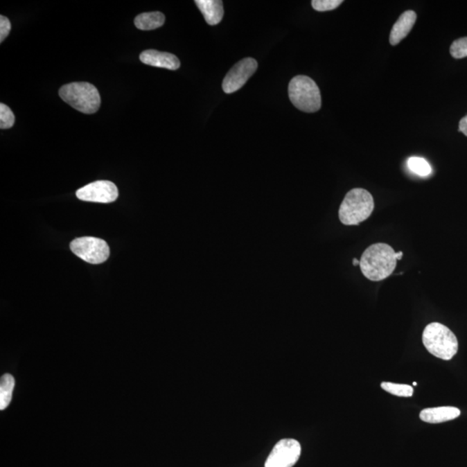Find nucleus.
Here are the masks:
<instances>
[{
	"label": "nucleus",
	"mask_w": 467,
	"mask_h": 467,
	"mask_svg": "<svg viewBox=\"0 0 467 467\" xmlns=\"http://www.w3.org/2000/svg\"><path fill=\"white\" fill-rule=\"evenodd\" d=\"M396 263V252L392 247L386 243H376L362 254L359 267L368 280L381 281L393 274Z\"/></svg>",
	"instance_id": "1"
},
{
	"label": "nucleus",
	"mask_w": 467,
	"mask_h": 467,
	"mask_svg": "<svg viewBox=\"0 0 467 467\" xmlns=\"http://www.w3.org/2000/svg\"><path fill=\"white\" fill-rule=\"evenodd\" d=\"M374 208L372 195L368 191L355 188L344 197L340 205L339 217L344 225H358L371 217Z\"/></svg>",
	"instance_id": "2"
},
{
	"label": "nucleus",
	"mask_w": 467,
	"mask_h": 467,
	"mask_svg": "<svg viewBox=\"0 0 467 467\" xmlns=\"http://www.w3.org/2000/svg\"><path fill=\"white\" fill-rule=\"evenodd\" d=\"M423 342L428 352L443 360H450L459 349L455 333L448 327L437 322L430 324L424 329Z\"/></svg>",
	"instance_id": "3"
},
{
	"label": "nucleus",
	"mask_w": 467,
	"mask_h": 467,
	"mask_svg": "<svg viewBox=\"0 0 467 467\" xmlns=\"http://www.w3.org/2000/svg\"><path fill=\"white\" fill-rule=\"evenodd\" d=\"M59 96L73 109L83 114H95L100 109L98 89L89 82H72L62 86Z\"/></svg>",
	"instance_id": "4"
},
{
	"label": "nucleus",
	"mask_w": 467,
	"mask_h": 467,
	"mask_svg": "<svg viewBox=\"0 0 467 467\" xmlns=\"http://www.w3.org/2000/svg\"><path fill=\"white\" fill-rule=\"evenodd\" d=\"M289 98L295 107L306 113H315L321 107V95L316 82L306 76H297L288 86Z\"/></svg>",
	"instance_id": "5"
},
{
	"label": "nucleus",
	"mask_w": 467,
	"mask_h": 467,
	"mask_svg": "<svg viewBox=\"0 0 467 467\" xmlns=\"http://www.w3.org/2000/svg\"><path fill=\"white\" fill-rule=\"evenodd\" d=\"M71 249L86 263L100 264L109 259L110 250L105 240L96 237H81L73 240Z\"/></svg>",
	"instance_id": "6"
},
{
	"label": "nucleus",
	"mask_w": 467,
	"mask_h": 467,
	"mask_svg": "<svg viewBox=\"0 0 467 467\" xmlns=\"http://www.w3.org/2000/svg\"><path fill=\"white\" fill-rule=\"evenodd\" d=\"M301 447L294 439H284L274 446L265 467H292L301 457Z\"/></svg>",
	"instance_id": "7"
},
{
	"label": "nucleus",
	"mask_w": 467,
	"mask_h": 467,
	"mask_svg": "<svg viewBox=\"0 0 467 467\" xmlns=\"http://www.w3.org/2000/svg\"><path fill=\"white\" fill-rule=\"evenodd\" d=\"M258 64L254 58H244L237 62L226 75L222 82V89L226 94H233L242 89L256 71Z\"/></svg>",
	"instance_id": "8"
},
{
	"label": "nucleus",
	"mask_w": 467,
	"mask_h": 467,
	"mask_svg": "<svg viewBox=\"0 0 467 467\" xmlns=\"http://www.w3.org/2000/svg\"><path fill=\"white\" fill-rule=\"evenodd\" d=\"M118 189L110 181L100 180L87 184L76 191V197L80 200L94 202V203L109 204L117 200Z\"/></svg>",
	"instance_id": "9"
},
{
	"label": "nucleus",
	"mask_w": 467,
	"mask_h": 467,
	"mask_svg": "<svg viewBox=\"0 0 467 467\" xmlns=\"http://www.w3.org/2000/svg\"><path fill=\"white\" fill-rule=\"evenodd\" d=\"M139 59L146 65L152 66V67L164 68L170 69V71H177L180 67V62L175 55L167 53V52H160L155 50H148L143 51Z\"/></svg>",
	"instance_id": "10"
},
{
	"label": "nucleus",
	"mask_w": 467,
	"mask_h": 467,
	"mask_svg": "<svg viewBox=\"0 0 467 467\" xmlns=\"http://www.w3.org/2000/svg\"><path fill=\"white\" fill-rule=\"evenodd\" d=\"M417 15L414 10H406L399 17L390 33L389 43L396 46L400 41L403 40L411 30L413 29L416 22Z\"/></svg>",
	"instance_id": "11"
},
{
	"label": "nucleus",
	"mask_w": 467,
	"mask_h": 467,
	"mask_svg": "<svg viewBox=\"0 0 467 467\" xmlns=\"http://www.w3.org/2000/svg\"><path fill=\"white\" fill-rule=\"evenodd\" d=\"M461 416V410L455 407H430L421 411L420 418L425 423L437 424L456 419Z\"/></svg>",
	"instance_id": "12"
},
{
	"label": "nucleus",
	"mask_w": 467,
	"mask_h": 467,
	"mask_svg": "<svg viewBox=\"0 0 467 467\" xmlns=\"http://www.w3.org/2000/svg\"><path fill=\"white\" fill-rule=\"evenodd\" d=\"M198 9L210 26H215L221 22L224 17V3L221 0H196Z\"/></svg>",
	"instance_id": "13"
},
{
	"label": "nucleus",
	"mask_w": 467,
	"mask_h": 467,
	"mask_svg": "<svg viewBox=\"0 0 467 467\" xmlns=\"http://www.w3.org/2000/svg\"><path fill=\"white\" fill-rule=\"evenodd\" d=\"M165 20V15L162 12H145L135 17L134 24L139 30H152L163 26Z\"/></svg>",
	"instance_id": "14"
},
{
	"label": "nucleus",
	"mask_w": 467,
	"mask_h": 467,
	"mask_svg": "<svg viewBox=\"0 0 467 467\" xmlns=\"http://www.w3.org/2000/svg\"><path fill=\"white\" fill-rule=\"evenodd\" d=\"M15 386V380L12 375L2 376L0 381V409H6L12 398V392Z\"/></svg>",
	"instance_id": "15"
},
{
	"label": "nucleus",
	"mask_w": 467,
	"mask_h": 467,
	"mask_svg": "<svg viewBox=\"0 0 467 467\" xmlns=\"http://www.w3.org/2000/svg\"><path fill=\"white\" fill-rule=\"evenodd\" d=\"M407 167H409L411 172L421 177H427L430 175L432 173L430 164H428L426 159L419 158V157H411L407 160Z\"/></svg>",
	"instance_id": "16"
},
{
	"label": "nucleus",
	"mask_w": 467,
	"mask_h": 467,
	"mask_svg": "<svg viewBox=\"0 0 467 467\" xmlns=\"http://www.w3.org/2000/svg\"><path fill=\"white\" fill-rule=\"evenodd\" d=\"M381 387L385 391L396 396L410 397L412 396L414 394L413 387L407 385L383 382H382Z\"/></svg>",
	"instance_id": "17"
},
{
	"label": "nucleus",
	"mask_w": 467,
	"mask_h": 467,
	"mask_svg": "<svg viewBox=\"0 0 467 467\" xmlns=\"http://www.w3.org/2000/svg\"><path fill=\"white\" fill-rule=\"evenodd\" d=\"M15 123V116L8 106L6 104H0V128L8 129L13 127Z\"/></svg>",
	"instance_id": "18"
},
{
	"label": "nucleus",
	"mask_w": 467,
	"mask_h": 467,
	"mask_svg": "<svg viewBox=\"0 0 467 467\" xmlns=\"http://www.w3.org/2000/svg\"><path fill=\"white\" fill-rule=\"evenodd\" d=\"M450 54L455 59H461L467 57V37L459 38L452 44Z\"/></svg>",
	"instance_id": "19"
},
{
	"label": "nucleus",
	"mask_w": 467,
	"mask_h": 467,
	"mask_svg": "<svg viewBox=\"0 0 467 467\" xmlns=\"http://www.w3.org/2000/svg\"><path fill=\"white\" fill-rule=\"evenodd\" d=\"M341 3H343L342 0H313L312 1V8L318 12L333 10L337 8Z\"/></svg>",
	"instance_id": "20"
},
{
	"label": "nucleus",
	"mask_w": 467,
	"mask_h": 467,
	"mask_svg": "<svg viewBox=\"0 0 467 467\" xmlns=\"http://www.w3.org/2000/svg\"><path fill=\"white\" fill-rule=\"evenodd\" d=\"M12 29L10 20L5 16H0V42L3 43Z\"/></svg>",
	"instance_id": "21"
},
{
	"label": "nucleus",
	"mask_w": 467,
	"mask_h": 467,
	"mask_svg": "<svg viewBox=\"0 0 467 467\" xmlns=\"http://www.w3.org/2000/svg\"><path fill=\"white\" fill-rule=\"evenodd\" d=\"M459 132H463L467 137V116L463 117L459 121Z\"/></svg>",
	"instance_id": "22"
},
{
	"label": "nucleus",
	"mask_w": 467,
	"mask_h": 467,
	"mask_svg": "<svg viewBox=\"0 0 467 467\" xmlns=\"http://www.w3.org/2000/svg\"><path fill=\"white\" fill-rule=\"evenodd\" d=\"M403 256V253L402 252V251H400V252H396L397 261L402 260Z\"/></svg>",
	"instance_id": "23"
},
{
	"label": "nucleus",
	"mask_w": 467,
	"mask_h": 467,
	"mask_svg": "<svg viewBox=\"0 0 467 467\" xmlns=\"http://www.w3.org/2000/svg\"><path fill=\"white\" fill-rule=\"evenodd\" d=\"M352 263H353V266H359L360 265V261H358L357 258H354L353 261H352Z\"/></svg>",
	"instance_id": "24"
},
{
	"label": "nucleus",
	"mask_w": 467,
	"mask_h": 467,
	"mask_svg": "<svg viewBox=\"0 0 467 467\" xmlns=\"http://www.w3.org/2000/svg\"><path fill=\"white\" fill-rule=\"evenodd\" d=\"M413 385H414V386H416V385H417V383L414 382H413Z\"/></svg>",
	"instance_id": "25"
}]
</instances>
